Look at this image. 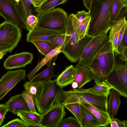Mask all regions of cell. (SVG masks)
I'll use <instances>...</instances> for the list:
<instances>
[{"label":"cell","mask_w":127,"mask_h":127,"mask_svg":"<svg viewBox=\"0 0 127 127\" xmlns=\"http://www.w3.org/2000/svg\"><path fill=\"white\" fill-rule=\"evenodd\" d=\"M62 46H60L53 50L49 52L39 62L32 70L31 71L27 76L30 81L35 74L44 66L50 63L53 58L60 53Z\"/></svg>","instance_id":"24"},{"label":"cell","mask_w":127,"mask_h":127,"mask_svg":"<svg viewBox=\"0 0 127 127\" xmlns=\"http://www.w3.org/2000/svg\"><path fill=\"white\" fill-rule=\"evenodd\" d=\"M0 15L5 21L15 25L21 30L24 28L23 22L15 0H0Z\"/></svg>","instance_id":"10"},{"label":"cell","mask_w":127,"mask_h":127,"mask_svg":"<svg viewBox=\"0 0 127 127\" xmlns=\"http://www.w3.org/2000/svg\"><path fill=\"white\" fill-rule=\"evenodd\" d=\"M93 1V0H83L84 5L89 11L90 8Z\"/></svg>","instance_id":"44"},{"label":"cell","mask_w":127,"mask_h":127,"mask_svg":"<svg viewBox=\"0 0 127 127\" xmlns=\"http://www.w3.org/2000/svg\"><path fill=\"white\" fill-rule=\"evenodd\" d=\"M64 107L73 114L80 124L81 118V104L78 103H71L65 105Z\"/></svg>","instance_id":"32"},{"label":"cell","mask_w":127,"mask_h":127,"mask_svg":"<svg viewBox=\"0 0 127 127\" xmlns=\"http://www.w3.org/2000/svg\"><path fill=\"white\" fill-rule=\"evenodd\" d=\"M38 22V18L37 16L33 15H31L27 19V24L29 31L36 27Z\"/></svg>","instance_id":"37"},{"label":"cell","mask_w":127,"mask_h":127,"mask_svg":"<svg viewBox=\"0 0 127 127\" xmlns=\"http://www.w3.org/2000/svg\"><path fill=\"white\" fill-rule=\"evenodd\" d=\"M25 90L29 92L32 96L35 102L38 99L42 89L43 83L27 82L23 85Z\"/></svg>","instance_id":"29"},{"label":"cell","mask_w":127,"mask_h":127,"mask_svg":"<svg viewBox=\"0 0 127 127\" xmlns=\"http://www.w3.org/2000/svg\"><path fill=\"white\" fill-rule=\"evenodd\" d=\"M22 94L31 111L37 113L35 106L34 99L32 95L26 90L23 92Z\"/></svg>","instance_id":"34"},{"label":"cell","mask_w":127,"mask_h":127,"mask_svg":"<svg viewBox=\"0 0 127 127\" xmlns=\"http://www.w3.org/2000/svg\"><path fill=\"white\" fill-rule=\"evenodd\" d=\"M111 89L104 81H103L96 83L95 85L92 88L88 89H83L81 88L80 89L82 91L108 97Z\"/></svg>","instance_id":"28"},{"label":"cell","mask_w":127,"mask_h":127,"mask_svg":"<svg viewBox=\"0 0 127 127\" xmlns=\"http://www.w3.org/2000/svg\"><path fill=\"white\" fill-rule=\"evenodd\" d=\"M71 86L73 89H77L78 87V85L77 83L74 81L71 84Z\"/></svg>","instance_id":"45"},{"label":"cell","mask_w":127,"mask_h":127,"mask_svg":"<svg viewBox=\"0 0 127 127\" xmlns=\"http://www.w3.org/2000/svg\"><path fill=\"white\" fill-rule=\"evenodd\" d=\"M33 6L35 8L39 7L47 0H31Z\"/></svg>","instance_id":"42"},{"label":"cell","mask_w":127,"mask_h":127,"mask_svg":"<svg viewBox=\"0 0 127 127\" xmlns=\"http://www.w3.org/2000/svg\"><path fill=\"white\" fill-rule=\"evenodd\" d=\"M120 59L125 62L127 61V49L123 50L120 55Z\"/></svg>","instance_id":"43"},{"label":"cell","mask_w":127,"mask_h":127,"mask_svg":"<svg viewBox=\"0 0 127 127\" xmlns=\"http://www.w3.org/2000/svg\"><path fill=\"white\" fill-rule=\"evenodd\" d=\"M1 127H28V126L27 124L22 119L17 118L10 121Z\"/></svg>","instance_id":"35"},{"label":"cell","mask_w":127,"mask_h":127,"mask_svg":"<svg viewBox=\"0 0 127 127\" xmlns=\"http://www.w3.org/2000/svg\"><path fill=\"white\" fill-rule=\"evenodd\" d=\"M127 64L116 62L112 70L104 81L111 89L118 92L120 95L127 98Z\"/></svg>","instance_id":"8"},{"label":"cell","mask_w":127,"mask_h":127,"mask_svg":"<svg viewBox=\"0 0 127 127\" xmlns=\"http://www.w3.org/2000/svg\"><path fill=\"white\" fill-rule=\"evenodd\" d=\"M121 53L124 50L127 49V28L125 29L123 35L121 42Z\"/></svg>","instance_id":"41"},{"label":"cell","mask_w":127,"mask_h":127,"mask_svg":"<svg viewBox=\"0 0 127 127\" xmlns=\"http://www.w3.org/2000/svg\"><path fill=\"white\" fill-rule=\"evenodd\" d=\"M114 52L108 41L103 45L87 66L95 83L104 81L116 63Z\"/></svg>","instance_id":"2"},{"label":"cell","mask_w":127,"mask_h":127,"mask_svg":"<svg viewBox=\"0 0 127 127\" xmlns=\"http://www.w3.org/2000/svg\"><path fill=\"white\" fill-rule=\"evenodd\" d=\"M38 13L36 27L65 33L68 16L63 9L57 8Z\"/></svg>","instance_id":"4"},{"label":"cell","mask_w":127,"mask_h":127,"mask_svg":"<svg viewBox=\"0 0 127 127\" xmlns=\"http://www.w3.org/2000/svg\"><path fill=\"white\" fill-rule=\"evenodd\" d=\"M76 74L75 67L71 65L66 67L56 79L57 84L62 88L71 84L75 80Z\"/></svg>","instance_id":"17"},{"label":"cell","mask_w":127,"mask_h":127,"mask_svg":"<svg viewBox=\"0 0 127 127\" xmlns=\"http://www.w3.org/2000/svg\"><path fill=\"white\" fill-rule=\"evenodd\" d=\"M5 104L8 111L15 115L19 110L31 111L22 94L11 97Z\"/></svg>","instance_id":"16"},{"label":"cell","mask_w":127,"mask_h":127,"mask_svg":"<svg viewBox=\"0 0 127 127\" xmlns=\"http://www.w3.org/2000/svg\"><path fill=\"white\" fill-rule=\"evenodd\" d=\"M39 52L44 56L56 47L49 41L35 40L32 41Z\"/></svg>","instance_id":"30"},{"label":"cell","mask_w":127,"mask_h":127,"mask_svg":"<svg viewBox=\"0 0 127 127\" xmlns=\"http://www.w3.org/2000/svg\"><path fill=\"white\" fill-rule=\"evenodd\" d=\"M127 7L125 0H114L110 13V20L112 25L118 20L119 16L124 8Z\"/></svg>","instance_id":"26"},{"label":"cell","mask_w":127,"mask_h":127,"mask_svg":"<svg viewBox=\"0 0 127 127\" xmlns=\"http://www.w3.org/2000/svg\"><path fill=\"white\" fill-rule=\"evenodd\" d=\"M57 127H81L77 120L73 117H70L63 118Z\"/></svg>","instance_id":"33"},{"label":"cell","mask_w":127,"mask_h":127,"mask_svg":"<svg viewBox=\"0 0 127 127\" xmlns=\"http://www.w3.org/2000/svg\"><path fill=\"white\" fill-rule=\"evenodd\" d=\"M21 32L10 22L5 21L0 24V51L11 53L21 40Z\"/></svg>","instance_id":"6"},{"label":"cell","mask_w":127,"mask_h":127,"mask_svg":"<svg viewBox=\"0 0 127 127\" xmlns=\"http://www.w3.org/2000/svg\"><path fill=\"white\" fill-rule=\"evenodd\" d=\"M26 75L23 69L9 70L3 75L0 79V101L19 82L25 80Z\"/></svg>","instance_id":"11"},{"label":"cell","mask_w":127,"mask_h":127,"mask_svg":"<svg viewBox=\"0 0 127 127\" xmlns=\"http://www.w3.org/2000/svg\"><path fill=\"white\" fill-rule=\"evenodd\" d=\"M67 36L61 49L60 53H63L71 62H77L79 59L85 48L92 38L86 35L79 40L74 31L69 34L65 33Z\"/></svg>","instance_id":"5"},{"label":"cell","mask_w":127,"mask_h":127,"mask_svg":"<svg viewBox=\"0 0 127 127\" xmlns=\"http://www.w3.org/2000/svg\"><path fill=\"white\" fill-rule=\"evenodd\" d=\"M33 57L32 53L24 52L10 55L4 62L3 66L7 69L24 67L31 63Z\"/></svg>","instance_id":"14"},{"label":"cell","mask_w":127,"mask_h":127,"mask_svg":"<svg viewBox=\"0 0 127 127\" xmlns=\"http://www.w3.org/2000/svg\"><path fill=\"white\" fill-rule=\"evenodd\" d=\"M8 111L6 104H0V126L1 125L5 117L6 113Z\"/></svg>","instance_id":"39"},{"label":"cell","mask_w":127,"mask_h":127,"mask_svg":"<svg viewBox=\"0 0 127 127\" xmlns=\"http://www.w3.org/2000/svg\"><path fill=\"white\" fill-rule=\"evenodd\" d=\"M67 36V34L65 33L55 37L49 41L57 48L63 46Z\"/></svg>","instance_id":"36"},{"label":"cell","mask_w":127,"mask_h":127,"mask_svg":"<svg viewBox=\"0 0 127 127\" xmlns=\"http://www.w3.org/2000/svg\"><path fill=\"white\" fill-rule=\"evenodd\" d=\"M68 0H47L39 7L35 8L34 11L38 13L49 10L56 6L66 2Z\"/></svg>","instance_id":"31"},{"label":"cell","mask_w":127,"mask_h":127,"mask_svg":"<svg viewBox=\"0 0 127 127\" xmlns=\"http://www.w3.org/2000/svg\"><path fill=\"white\" fill-rule=\"evenodd\" d=\"M108 97L82 91L80 89H73L69 91L62 89L55 103L65 106L73 103H90L99 109L108 113Z\"/></svg>","instance_id":"3"},{"label":"cell","mask_w":127,"mask_h":127,"mask_svg":"<svg viewBox=\"0 0 127 127\" xmlns=\"http://www.w3.org/2000/svg\"><path fill=\"white\" fill-rule=\"evenodd\" d=\"M127 28V21L125 16L118 20L111 27L108 37L116 56L121 54V45L123 35Z\"/></svg>","instance_id":"12"},{"label":"cell","mask_w":127,"mask_h":127,"mask_svg":"<svg viewBox=\"0 0 127 127\" xmlns=\"http://www.w3.org/2000/svg\"><path fill=\"white\" fill-rule=\"evenodd\" d=\"M81 104V103H80ZM81 127H101L98 119L90 111L81 104Z\"/></svg>","instance_id":"20"},{"label":"cell","mask_w":127,"mask_h":127,"mask_svg":"<svg viewBox=\"0 0 127 127\" xmlns=\"http://www.w3.org/2000/svg\"><path fill=\"white\" fill-rule=\"evenodd\" d=\"M66 114L64 106L55 103L49 110L41 115L40 125L42 127H57Z\"/></svg>","instance_id":"13"},{"label":"cell","mask_w":127,"mask_h":127,"mask_svg":"<svg viewBox=\"0 0 127 127\" xmlns=\"http://www.w3.org/2000/svg\"><path fill=\"white\" fill-rule=\"evenodd\" d=\"M114 0H93L89 10L91 19L86 35L92 38L107 33L112 25L110 13Z\"/></svg>","instance_id":"1"},{"label":"cell","mask_w":127,"mask_h":127,"mask_svg":"<svg viewBox=\"0 0 127 127\" xmlns=\"http://www.w3.org/2000/svg\"><path fill=\"white\" fill-rule=\"evenodd\" d=\"M68 17L71 22L73 29L78 35L79 39L85 37L91 19L89 15L81 23L79 22L73 14H69Z\"/></svg>","instance_id":"21"},{"label":"cell","mask_w":127,"mask_h":127,"mask_svg":"<svg viewBox=\"0 0 127 127\" xmlns=\"http://www.w3.org/2000/svg\"><path fill=\"white\" fill-rule=\"evenodd\" d=\"M65 33L36 27L29 31L26 41L31 42L35 40L49 41L54 38Z\"/></svg>","instance_id":"15"},{"label":"cell","mask_w":127,"mask_h":127,"mask_svg":"<svg viewBox=\"0 0 127 127\" xmlns=\"http://www.w3.org/2000/svg\"><path fill=\"white\" fill-rule=\"evenodd\" d=\"M111 127H127V121L124 120L122 121L116 118H111Z\"/></svg>","instance_id":"38"},{"label":"cell","mask_w":127,"mask_h":127,"mask_svg":"<svg viewBox=\"0 0 127 127\" xmlns=\"http://www.w3.org/2000/svg\"><path fill=\"white\" fill-rule=\"evenodd\" d=\"M109 95L107 103L108 113L111 118H114L121 103L120 95L118 92L114 89L112 90Z\"/></svg>","instance_id":"23"},{"label":"cell","mask_w":127,"mask_h":127,"mask_svg":"<svg viewBox=\"0 0 127 127\" xmlns=\"http://www.w3.org/2000/svg\"><path fill=\"white\" fill-rule=\"evenodd\" d=\"M54 65L53 63L50 64L43 71L33 76L30 81L33 82L43 83L51 80L54 77H57L54 74Z\"/></svg>","instance_id":"27"},{"label":"cell","mask_w":127,"mask_h":127,"mask_svg":"<svg viewBox=\"0 0 127 127\" xmlns=\"http://www.w3.org/2000/svg\"><path fill=\"white\" fill-rule=\"evenodd\" d=\"M16 115L19 117L28 125V127H42L40 125L41 115L31 111L19 110Z\"/></svg>","instance_id":"19"},{"label":"cell","mask_w":127,"mask_h":127,"mask_svg":"<svg viewBox=\"0 0 127 127\" xmlns=\"http://www.w3.org/2000/svg\"><path fill=\"white\" fill-rule=\"evenodd\" d=\"M108 41L106 33L92 38L85 48L78 64L86 66L90 64L96 54Z\"/></svg>","instance_id":"9"},{"label":"cell","mask_w":127,"mask_h":127,"mask_svg":"<svg viewBox=\"0 0 127 127\" xmlns=\"http://www.w3.org/2000/svg\"><path fill=\"white\" fill-rule=\"evenodd\" d=\"M81 104L92 112L97 118L100 122L101 127H107L110 124L111 118L108 113L99 109L90 103Z\"/></svg>","instance_id":"25"},{"label":"cell","mask_w":127,"mask_h":127,"mask_svg":"<svg viewBox=\"0 0 127 127\" xmlns=\"http://www.w3.org/2000/svg\"><path fill=\"white\" fill-rule=\"evenodd\" d=\"M75 67L76 74L74 81L78 84L77 89H81L84 85L92 80L91 74L89 69L86 66L78 64Z\"/></svg>","instance_id":"18"},{"label":"cell","mask_w":127,"mask_h":127,"mask_svg":"<svg viewBox=\"0 0 127 127\" xmlns=\"http://www.w3.org/2000/svg\"><path fill=\"white\" fill-rule=\"evenodd\" d=\"M22 20L24 24L25 29L29 31L26 23L27 19L29 16L33 15L32 8L34 7L31 0H15Z\"/></svg>","instance_id":"22"},{"label":"cell","mask_w":127,"mask_h":127,"mask_svg":"<svg viewBox=\"0 0 127 127\" xmlns=\"http://www.w3.org/2000/svg\"><path fill=\"white\" fill-rule=\"evenodd\" d=\"M6 53V52H2L0 51V59L3 57Z\"/></svg>","instance_id":"46"},{"label":"cell","mask_w":127,"mask_h":127,"mask_svg":"<svg viewBox=\"0 0 127 127\" xmlns=\"http://www.w3.org/2000/svg\"><path fill=\"white\" fill-rule=\"evenodd\" d=\"M56 80L43 83L42 91L38 100L34 102L38 113L42 115L52 106L61 90Z\"/></svg>","instance_id":"7"},{"label":"cell","mask_w":127,"mask_h":127,"mask_svg":"<svg viewBox=\"0 0 127 127\" xmlns=\"http://www.w3.org/2000/svg\"><path fill=\"white\" fill-rule=\"evenodd\" d=\"M75 16L79 21L81 23L83 20L87 18L89 16V12H86L84 10L78 11L75 14Z\"/></svg>","instance_id":"40"}]
</instances>
